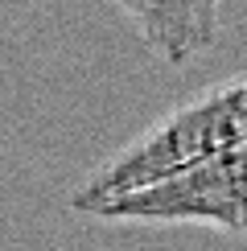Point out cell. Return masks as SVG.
<instances>
[{
	"label": "cell",
	"instance_id": "1",
	"mask_svg": "<svg viewBox=\"0 0 247 251\" xmlns=\"http://www.w3.org/2000/svg\"><path fill=\"white\" fill-rule=\"evenodd\" d=\"M235 149H247V75L202 87L173 111H165L157 124H148L103 165H95L74 190L70 206L78 214H91L103 202L148 190L165 177H177Z\"/></svg>",
	"mask_w": 247,
	"mask_h": 251
},
{
	"label": "cell",
	"instance_id": "2",
	"mask_svg": "<svg viewBox=\"0 0 247 251\" xmlns=\"http://www.w3.org/2000/svg\"><path fill=\"white\" fill-rule=\"evenodd\" d=\"M91 218L140 226H214L222 235H247V149L103 202Z\"/></svg>",
	"mask_w": 247,
	"mask_h": 251
},
{
	"label": "cell",
	"instance_id": "3",
	"mask_svg": "<svg viewBox=\"0 0 247 251\" xmlns=\"http://www.w3.org/2000/svg\"><path fill=\"white\" fill-rule=\"evenodd\" d=\"M120 13L136 25L140 41L169 66H185L219 41L222 8L214 4H120Z\"/></svg>",
	"mask_w": 247,
	"mask_h": 251
}]
</instances>
